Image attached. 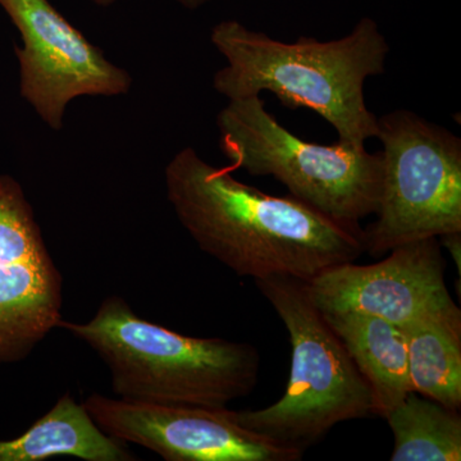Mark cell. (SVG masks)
Returning a JSON list of instances; mask_svg holds the SVG:
<instances>
[{"label":"cell","instance_id":"cell-8","mask_svg":"<svg viewBox=\"0 0 461 461\" xmlns=\"http://www.w3.org/2000/svg\"><path fill=\"white\" fill-rule=\"evenodd\" d=\"M84 408L105 435L166 461H299L286 447L241 426L227 408L129 402L91 393Z\"/></svg>","mask_w":461,"mask_h":461},{"label":"cell","instance_id":"cell-5","mask_svg":"<svg viewBox=\"0 0 461 461\" xmlns=\"http://www.w3.org/2000/svg\"><path fill=\"white\" fill-rule=\"evenodd\" d=\"M217 127L232 171L272 176L293 198L339 222L359 224L377 212L381 153L302 140L267 111L260 95L229 100Z\"/></svg>","mask_w":461,"mask_h":461},{"label":"cell","instance_id":"cell-10","mask_svg":"<svg viewBox=\"0 0 461 461\" xmlns=\"http://www.w3.org/2000/svg\"><path fill=\"white\" fill-rule=\"evenodd\" d=\"M321 313H359L405 330L424 315L453 304L438 238L393 249L382 262L330 267L305 282Z\"/></svg>","mask_w":461,"mask_h":461},{"label":"cell","instance_id":"cell-14","mask_svg":"<svg viewBox=\"0 0 461 461\" xmlns=\"http://www.w3.org/2000/svg\"><path fill=\"white\" fill-rule=\"evenodd\" d=\"M384 420L395 441L391 461L461 460L459 411L412 391Z\"/></svg>","mask_w":461,"mask_h":461},{"label":"cell","instance_id":"cell-16","mask_svg":"<svg viewBox=\"0 0 461 461\" xmlns=\"http://www.w3.org/2000/svg\"><path fill=\"white\" fill-rule=\"evenodd\" d=\"M94 5H102V7H107V5H113L117 0H91ZM180 5H184L187 9H198L208 3L209 0H177Z\"/></svg>","mask_w":461,"mask_h":461},{"label":"cell","instance_id":"cell-7","mask_svg":"<svg viewBox=\"0 0 461 461\" xmlns=\"http://www.w3.org/2000/svg\"><path fill=\"white\" fill-rule=\"evenodd\" d=\"M23 41L16 47L20 93L42 122L59 131L80 96H120L131 89L126 69L112 63L50 0H0Z\"/></svg>","mask_w":461,"mask_h":461},{"label":"cell","instance_id":"cell-13","mask_svg":"<svg viewBox=\"0 0 461 461\" xmlns=\"http://www.w3.org/2000/svg\"><path fill=\"white\" fill-rule=\"evenodd\" d=\"M409 377L414 393L446 408L461 406V312L450 304L405 330Z\"/></svg>","mask_w":461,"mask_h":461},{"label":"cell","instance_id":"cell-15","mask_svg":"<svg viewBox=\"0 0 461 461\" xmlns=\"http://www.w3.org/2000/svg\"><path fill=\"white\" fill-rule=\"evenodd\" d=\"M439 244L445 245L446 249L450 251L455 263H457V271L460 273L461 260V232L448 233V235L439 236Z\"/></svg>","mask_w":461,"mask_h":461},{"label":"cell","instance_id":"cell-9","mask_svg":"<svg viewBox=\"0 0 461 461\" xmlns=\"http://www.w3.org/2000/svg\"><path fill=\"white\" fill-rule=\"evenodd\" d=\"M63 280L23 187L0 176V363L23 359L62 321Z\"/></svg>","mask_w":461,"mask_h":461},{"label":"cell","instance_id":"cell-6","mask_svg":"<svg viewBox=\"0 0 461 461\" xmlns=\"http://www.w3.org/2000/svg\"><path fill=\"white\" fill-rule=\"evenodd\" d=\"M382 182L364 250L381 257L420 240L461 232V140L411 111L378 118Z\"/></svg>","mask_w":461,"mask_h":461},{"label":"cell","instance_id":"cell-2","mask_svg":"<svg viewBox=\"0 0 461 461\" xmlns=\"http://www.w3.org/2000/svg\"><path fill=\"white\" fill-rule=\"evenodd\" d=\"M212 44L227 65L214 89L227 99L269 91L285 107L308 108L336 130L339 144L362 150L377 138L378 118L366 108L364 84L386 69L390 45L378 23L364 17L338 41L284 42L227 20L212 30Z\"/></svg>","mask_w":461,"mask_h":461},{"label":"cell","instance_id":"cell-4","mask_svg":"<svg viewBox=\"0 0 461 461\" xmlns=\"http://www.w3.org/2000/svg\"><path fill=\"white\" fill-rule=\"evenodd\" d=\"M256 284L288 330L290 379L277 402L260 411H236V420L304 453L339 423L373 415L372 390L312 302L304 281L272 276Z\"/></svg>","mask_w":461,"mask_h":461},{"label":"cell","instance_id":"cell-3","mask_svg":"<svg viewBox=\"0 0 461 461\" xmlns=\"http://www.w3.org/2000/svg\"><path fill=\"white\" fill-rule=\"evenodd\" d=\"M58 329L99 355L114 395L129 402L226 408L250 395L259 377L256 346L182 335L139 317L117 295L103 300L90 321H62Z\"/></svg>","mask_w":461,"mask_h":461},{"label":"cell","instance_id":"cell-12","mask_svg":"<svg viewBox=\"0 0 461 461\" xmlns=\"http://www.w3.org/2000/svg\"><path fill=\"white\" fill-rule=\"evenodd\" d=\"M76 457L84 461H135L123 442L105 435L83 403L66 393L23 435L0 441V461H44Z\"/></svg>","mask_w":461,"mask_h":461},{"label":"cell","instance_id":"cell-1","mask_svg":"<svg viewBox=\"0 0 461 461\" xmlns=\"http://www.w3.org/2000/svg\"><path fill=\"white\" fill-rule=\"evenodd\" d=\"M165 181L173 211L200 250L240 277L308 282L366 253L359 224L339 222L293 196L264 194L193 148L169 160Z\"/></svg>","mask_w":461,"mask_h":461},{"label":"cell","instance_id":"cell-11","mask_svg":"<svg viewBox=\"0 0 461 461\" xmlns=\"http://www.w3.org/2000/svg\"><path fill=\"white\" fill-rule=\"evenodd\" d=\"M321 314L368 382L375 402L373 415L386 417L412 393L405 330L372 315Z\"/></svg>","mask_w":461,"mask_h":461}]
</instances>
